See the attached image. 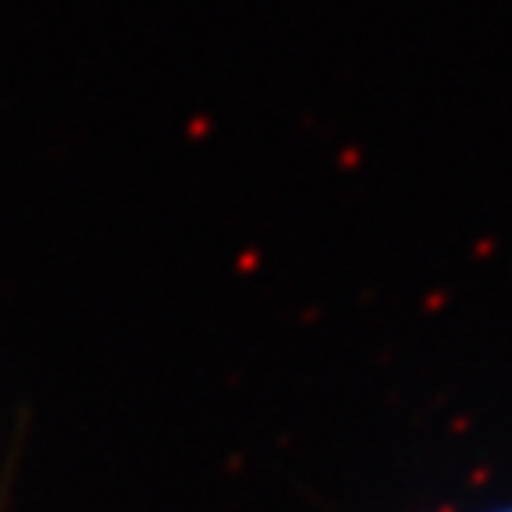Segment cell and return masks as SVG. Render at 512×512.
Segmentation results:
<instances>
[{
    "instance_id": "1",
    "label": "cell",
    "mask_w": 512,
    "mask_h": 512,
    "mask_svg": "<svg viewBox=\"0 0 512 512\" xmlns=\"http://www.w3.org/2000/svg\"><path fill=\"white\" fill-rule=\"evenodd\" d=\"M495 512H512V505H505V509H495Z\"/></svg>"
}]
</instances>
